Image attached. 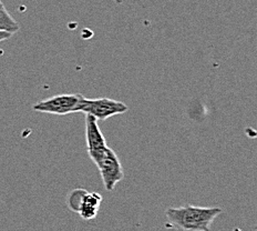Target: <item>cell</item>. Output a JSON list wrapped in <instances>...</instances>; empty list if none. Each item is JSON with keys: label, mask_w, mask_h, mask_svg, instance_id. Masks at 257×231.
<instances>
[{"label": "cell", "mask_w": 257, "mask_h": 231, "mask_svg": "<svg viewBox=\"0 0 257 231\" xmlns=\"http://www.w3.org/2000/svg\"><path fill=\"white\" fill-rule=\"evenodd\" d=\"M127 110L128 107L125 104L110 98H84L80 108V112L92 116L96 120L101 121L106 120L110 117L124 114Z\"/></svg>", "instance_id": "cell-3"}, {"label": "cell", "mask_w": 257, "mask_h": 231, "mask_svg": "<svg viewBox=\"0 0 257 231\" xmlns=\"http://www.w3.org/2000/svg\"><path fill=\"white\" fill-rule=\"evenodd\" d=\"M85 140H87V151L89 157L96 165L102 158L108 146H106L105 138L98 125V120L89 115H85Z\"/></svg>", "instance_id": "cell-5"}, {"label": "cell", "mask_w": 257, "mask_h": 231, "mask_svg": "<svg viewBox=\"0 0 257 231\" xmlns=\"http://www.w3.org/2000/svg\"><path fill=\"white\" fill-rule=\"evenodd\" d=\"M98 167L104 188L108 191H112L117 182L124 178L122 165L116 153L111 148H106L102 158L95 165Z\"/></svg>", "instance_id": "cell-4"}, {"label": "cell", "mask_w": 257, "mask_h": 231, "mask_svg": "<svg viewBox=\"0 0 257 231\" xmlns=\"http://www.w3.org/2000/svg\"><path fill=\"white\" fill-rule=\"evenodd\" d=\"M0 30L10 32L13 35L19 31V24L8 13L2 2H0Z\"/></svg>", "instance_id": "cell-7"}, {"label": "cell", "mask_w": 257, "mask_h": 231, "mask_svg": "<svg viewBox=\"0 0 257 231\" xmlns=\"http://www.w3.org/2000/svg\"><path fill=\"white\" fill-rule=\"evenodd\" d=\"M102 196L98 192H85L78 208V213L83 220H92L98 216Z\"/></svg>", "instance_id": "cell-6"}, {"label": "cell", "mask_w": 257, "mask_h": 231, "mask_svg": "<svg viewBox=\"0 0 257 231\" xmlns=\"http://www.w3.org/2000/svg\"><path fill=\"white\" fill-rule=\"evenodd\" d=\"M85 192H87V190H84V189H74L70 193H69L67 203H68V207L70 210H72L74 212L78 211L79 205H80V202H81V199Z\"/></svg>", "instance_id": "cell-8"}, {"label": "cell", "mask_w": 257, "mask_h": 231, "mask_svg": "<svg viewBox=\"0 0 257 231\" xmlns=\"http://www.w3.org/2000/svg\"><path fill=\"white\" fill-rule=\"evenodd\" d=\"M221 213L222 209L218 207L185 205L167 209L165 217L170 227L179 231H210L214 220Z\"/></svg>", "instance_id": "cell-1"}, {"label": "cell", "mask_w": 257, "mask_h": 231, "mask_svg": "<svg viewBox=\"0 0 257 231\" xmlns=\"http://www.w3.org/2000/svg\"><path fill=\"white\" fill-rule=\"evenodd\" d=\"M12 36H13V34H10V32L0 30V42L10 39V38H12Z\"/></svg>", "instance_id": "cell-9"}, {"label": "cell", "mask_w": 257, "mask_h": 231, "mask_svg": "<svg viewBox=\"0 0 257 231\" xmlns=\"http://www.w3.org/2000/svg\"><path fill=\"white\" fill-rule=\"evenodd\" d=\"M85 97L81 94H63L53 96L49 99L41 100L32 107V109L44 114L66 116L80 112Z\"/></svg>", "instance_id": "cell-2"}]
</instances>
